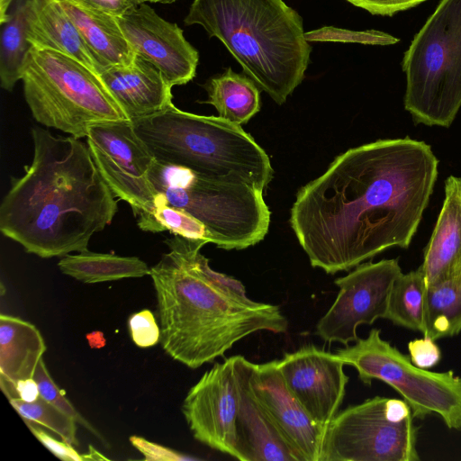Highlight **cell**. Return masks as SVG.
Masks as SVG:
<instances>
[{"instance_id":"ac0fdd59","label":"cell","mask_w":461,"mask_h":461,"mask_svg":"<svg viewBox=\"0 0 461 461\" xmlns=\"http://www.w3.org/2000/svg\"><path fill=\"white\" fill-rule=\"evenodd\" d=\"M99 76L131 122L173 104V86L158 68L138 55L131 64L105 68Z\"/></svg>"},{"instance_id":"f1b7e54d","label":"cell","mask_w":461,"mask_h":461,"mask_svg":"<svg viewBox=\"0 0 461 461\" xmlns=\"http://www.w3.org/2000/svg\"><path fill=\"white\" fill-rule=\"evenodd\" d=\"M9 402L23 420L49 429L75 447L79 446L77 421L41 395L31 402L21 398H12Z\"/></svg>"},{"instance_id":"e575fe53","label":"cell","mask_w":461,"mask_h":461,"mask_svg":"<svg viewBox=\"0 0 461 461\" xmlns=\"http://www.w3.org/2000/svg\"><path fill=\"white\" fill-rule=\"evenodd\" d=\"M33 436L56 457L63 461H85L84 455H80L75 447L66 441H59L41 429L33 422L23 420Z\"/></svg>"},{"instance_id":"2e32d148","label":"cell","mask_w":461,"mask_h":461,"mask_svg":"<svg viewBox=\"0 0 461 461\" xmlns=\"http://www.w3.org/2000/svg\"><path fill=\"white\" fill-rule=\"evenodd\" d=\"M252 392L298 461H320L325 429L317 425L287 388L277 360L254 364Z\"/></svg>"},{"instance_id":"44dd1931","label":"cell","mask_w":461,"mask_h":461,"mask_svg":"<svg viewBox=\"0 0 461 461\" xmlns=\"http://www.w3.org/2000/svg\"><path fill=\"white\" fill-rule=\"evenodd\" d=\"M68 14L102 71L131 64L136 54L116 17L88 8L74 0H59ZM101 71V72H102Z\"/></svg>"},{"instance_id":"4dcf8cb0","label":"cell","mask_w":461,"mask_h":461,"mask_svg":"<svg viewBox=\"0 0 461 461\" xmlns=\"http://www.w3.org/2000/svg\"><path fill=\"white\" fill-rule=\"evenodd\" d=\"M307 41L354 42L367 45H393L399 39L375 30L352 31L332 26L321 27L304 32Z\"/></svg>"},{"instance_id":"6da1fadb","label":"cell","mask_w":461,"mask_h":461,"mask_svg":"<svg viewBox=\"0 0 461 461\" xmlns=\"http://www.w3.org/2000/svg\"><path fill=\"white\" fill-rule=\"evenodd\" d=\"M438 160L410 138L377 140L337 156L302 186L290 225L313 267L348 271L392 247L408 248L429 203Z\"/></svg>"},{"instance_id":"e0dca14e","label":"cell","mask_w":461,"mask_h":461,"mask_svg":"<svg viewBox=\"0 0 461 461\" xmlns=\"http://www.w3.org/2000/svg\"><path fill=\"white\" fill-rule=\"evenodd\" d=\"M239 386L236 420V459L240 461H298L256 399L250 385L254 363L232 356Z\"/></svg>"},{"instance_id":"d590c367","label":"cell","mask_w":461,"mask_h":461,"mask_svg":"<svg viewBox=\"0 0 461 461\" xmlns=\"http://www.w3.org/2000/svg\"><path fill=\"white\" fill-rule=\"evenodd\" d=\"M352 5L363 8L372 14L393 15L411 8L426 0H347Z\"/></svg>"},{"instance_id":"d4e9b609","label":"cell","mask_w":461,"mask_h":461,"mask_svg":"<svg viewBox=\"0 0 461 461\" xmlns=\"http://www.w3.org/2000/svg\"><path fill=\"white\" fill-rule=\"evenodd\" d=\"M461 331V271L427 285L422 335L433 340Z\"/></svg>"},{"instance_id":"4316f807","label":"cell","mask_w":461,"mask_h":461,"mask_svg":"<svg viewBox=\"0 0 461 461\" xmlns=\"http://www.w3.org/2000/svg\"><path fill=\"white\" fill-rule=\"evenodd\" d=\"M426 288L420 267L407 274L402 272L392 285L384 319L394 325L422 332Z\"/></svg>"},{"instance_id":"5bb4252c","label":"cell","mask_w":461,"mask_h":461,"mask_svg":"<svg viewBox=\"0 0 461 461\" xmlns=\"http://www.w3.org/2000/svg\"><path fill=\"white\" fill-rule=\"evenodd\" d=\"M335 354L308 344L277 360L285 383L311 419L326 429L339 411L348 376Z\"/></svg>"},{"instance_id":"7c38bea8","label":"cell","mask_w":461,"mask_h":461,"mask_svg":"<svg viewBox=\"0 0 461 461\" xmlns=\"http://www.w3.org/2000/svg\"><path fill=\"white\" fill-rule=\"evenodd\" d=\"M401 273L397 259H383L361 263L335 279L339 292L317 322L315 334L326 342L344 346L357 340L358 326L384 319L392 285Z\"/></svg>"},{"instance_id":"74e56055","label":"cell","mask_w":461,"mask_h":461,"mask_svg":"<svg viewBox=\"0 0 461 461\" xmlns=\"http://www.w3.org/2000/svg\"><path fill=\"white\" fill-rule=\"evenodd\" d=\"M16 398L31 402L40 396L37 382L33 378L20 380L14 384Z\"/></svg>"},{"instance_id":"5b68a950","label":"cell","mask_w":461,"mask_h":461,"mask_svg":"<svg viewBox=\"0 0 461 461\" xmlns=\"http://www.w3.org/2000/svg\"><path fill=\"white\" fill-rule=\"evenodd\" d=\"M131 122L159 162L245 182L261 191L272 179L270 158L263 148L240 125L220 116L191 113L173 104Z\"/></svg>"},{"instance_id":"603a6c76","label":"cell","mask_w":461,"mask_h":461,"mask_svg":"<svg viewBox=\"0 0 461 461\" xmlns=\"http://www.w3.org/2000/svg\"><path fill=\"white\" fill-rule=\"evenodd\" d=\"M208 99L218 116L239 125L247 123L260 109L259 88L246 74L228 68L205 84Z\"/></svg>"},{"instance_id":"83f0119b","label":"cell","mask_w":461,"mask_h":461,"mask_svg":"<svg viewBox=\"0 0 461 461\" xmlns=\"http://www.w3.org/2000/svg\"><path fill=\"white\" fill-rule=\"evenodd\" d=\"M136 217L139 228L145 231L168 230L174 235L205 244L214 242L212 233L201 221L182 209L167 204L160 193H157L153 208Z\"/></svg>"},{"instance_id":"d6a6232c","label":"cell","mask_w":461,"mask_h":461,"mask_svg":"<svg viewBox=\"0 0 461 461\" xmlns=\"http://www.w3.org/2000/svg\"><path fill=\"white\" fill-rule=\"evenodd\" d=\"M408 351L411 361L424 369L435 366L441 359V350L435 340L424 336L410 341Z\"/></svg>"},{"instance_id":"cb8c5ba5","label":"cell","mask_w":461,"mask_h":461,"mask_svg":"<svg viewBox=\"0 0 461 461\" xmlns=\"http://www.w3.org/2000/svg\"><path fill=\"white\" fill-rule=\"evenodd\" d=\"M59 270L68 276L86 284L142 277L150 268L137 257H122L89 250L64 256L58 263Z\"/></svg>"},{"instance_id":"f35d334b","label":"cell","mask_w":461,"mask_h":461,"mask_svg":"<svg viewBox=\"0 0 461 461\" xmlns=\"http://www.w3.org/2000/svg\"><path fill=\"white\" fill-rule=\"evenodd\" d=\"M85 461L86 460H108L107 457L102 456L98 451H96L92 446H89V452L87 454H83Z\"/></svg>"},{"instance_id":"277c9868","label":"cell","mask_w":461,"mask_h":461,"mask_svg":"<svg viewBox=\"0 0 461 461\" xmlns=\"http://www.w3.org/2000/svg\"><path fill=\"white\" fill-rule=\"evenodd\" d=\"M184 22L219 39L277 104L304 78L312 48L302 17L284 0H194Z\"/></svg>"},{"instance_id":"3957f363","label":"cell","mask_w":461,"mask_h":461,"mask_svg":"<svg viewBox=\"0 0 461 461\" xmlns=\"http://www.w3.org/2000/svg\"><path fill=\"white\" fill-rule=\"evenodd\" d=\"M165 352L196 369L258 331L285 333L278 305L244 302L186 271L167 253L150 268Z\"/></svg>"},{"instance_id":"ab89813d","label":"cell","mask_w":461,"mask_h":461,"mask_svg":"<svg viewBox=\"0 0 461 461\" xmlns=\"http://www.w3.org/2000/svg\"><path fill=\"white\" fill-rule=\"evenodd\" d=\"M177 0H143L144 3L150 2V3H161V4H171Z\"/></svg>"},{"instance_id":"8d00e7d4","label":"cell","mask_w":461,"mask_h":461,"mask_svg":"<svg viewBox=\"0 0 461 461\" xmlns=\"http://www.w3.org/2000/svg\"><path fill=\"white\" fill-rule=\"evenodd\" d=\"M77 3L101 13L120 17L134 9L143 0H74Z\"/></svg>"},{"instance_id":"30bf717a","label":"cell","mask_w":461,"mask_h":461,"mask_svg":"<svg viewBox=\"0 0 461 461\" xmlns=\"http://www.w3.org/2000/svg\"><path fill=\"white\" fill-rule=\"evenodd\" d=\"M410 406L375 396L339 411L325 429L320 461H419Z\"/></svg>"},{"instance_id":"4fadbf2b","label":"cell","mask_w":461,"mask_h":461,"mask_svg":"<svg viewBox=\"0 0 461 461\" xmlns=\"http://www.w3.org/2000/svg\"><path fill=\"white\" fill-rule=\"evenodd\" d=\"M239 386L232 357L205 371L188 391L182 412L199 442L236 457Z\"/></svg>"},{"instance_id":"836d02e7","label":"cell","mask_w":461,"mask_h":461,"mask_svg":"<svg viewBox=\"0 0 461 461\" xmlns=\"http://www.w3.org/2000/svg\"><path fill=\"white\" fill-rule=\"evenodd\" d=\"M129 439L131 445L144 456V459L147 461L196 460L195 457L185 456L139 436H131Z\"/></svg>"},{"instance_id":"9c48e42d","label":"cell","mask_w":461,"mask_h":461,"mask_svg":"<svg viewBox=\"0 0 461 461\" xmlns=\"http://www.w3.org/2000/svg\"><path fill=\"white\" fill-rule=\"evenodd\" d=\"M335 354L356 368L365 384L380 380L400 393L416 419L436 413L450 429L461 430V375L453 371L432 372L411 358L372 329L365 339Z\"/></svg>"},{"instance_id":"8fae6325","label":"cell","mask_w":461,"mask_h":461,"mask_svg":"<svg viewBox=\"0 0 461 461\" xmlns=\"http://www.w3.org/2000/svg\"><path fill=\"white\" fill-rule=\"evenodd\" d=\"M86 138L96 167L115 196L127 202L135 216L149 212L157 195L149 179L155 158L132 122L95 123Z\"/></svg>"},{"instance_id":"f546056e","label":"cell","mask_w":461,"mask_h":461,"mask_svg":"<svg viewBox=\"0 0 461 461\" xmlns=\"http://www.w3.org/2000/svg\"><path fill=\"white\" fill-rule=\"evenodd\" d=\"M33 379L38 384L40 395L42 398L73 418L77 423H79V425L83 426L89 432L94 434L99 440L104 442L101 433H99L98 430L77 411L73 404L65 396V391L59 389L55 384L42 358L37 366Z\"/></svg>"},{"instance_id":"7a4b0ae2","label":"cell","mask_w":461,"mask_h":461,"mask_svg":"<svg viewBox=\"0 0 461 461\" xmlns=\"http://www.w3.org/2000/svg\"><path fill=\"white\" fill-rule=\"evenodd\" d=\"M32 161L12 177L0 204V230L43 258L85 251L115 216V194L86 142L40 126L32 127Z\"/></svg>"},{"instance_id":"52a82bcc","label":"cell","mask_w":461,"mask_h":461,"mask_svg":"<svg viewBox=\"0 0 461 461\" xmlns=\"http://www.w3.org/2000/svg\"><path fill=\"white\" fill-rule=\"evenodd\" d=\"M22 80L33 118L48 128L81 139L93 124L130 121L97 73L59 51L32 46Z\"/></svg>"},{"instance_id":"9a60e30c","label":"cell","mask_w":461,"mask_h":461,"mask_svg":"<svg viewBox=\"0 0 461 461\" xmlns=\"http://www.w3.org/2000/svg\"><path fill=\"white\" fill-rule=\"evenodd\" d=\"M116 20L135 54L158 68L172 86L195 77L198 51L176 23L160 17L146 3Z\"/></svg>"},{"instance_id":"ffe728a7","label":"cell","mask_w":461,"mask_h":461,"mask_svg":"<svg viewBox=\"0 0 461 461\" xmlns=\"http://www.w3.org/2000/svg\"><path fill=\"white\" fill-rule=\"evenodd\" d=\"M27 20L32 46L59 51L101 73V66L59 0H29Z\"/></svg>"},{"instance_id":"8992f818","label":"cell","mask_w":461,"mask_h":461,"mask_svg":"<svg viewBox=\"0 0 461 461\" xmlns=\"http://www.w3.org/2000/svg\"><path fill=\"white\" fill-rule=\"evenodd\" d=\"M149 179L167 204L201 221L220 249H247L268 231L271 212L263 191L248 183L206 176L156 159Z\"/></svg>"},{"instance_id":"ba28073f","label":"cell","mask_w":461,"mask_h":461,"mask_svg":"<svg viewBox=\"0 0 461 461\" xmlns=\"http://www.w3.org/2000/svg\"><path fill=\"white\" fill-rule=\"evenodd\" d=\"M404 107L417 123L449 127L461 107V0H441L402 63Z\"/></svg>"},{"instance_id":"484cf974","label":"cell","mask_w":461,"mask_h":461,"mask_svg":"<svg viewBox=\"0 0 461 461\" xmlns=\"http://www.w3.org/2000/svg\"><path fill=\"white\" fill-rule=\"evenodd\" d=\"M29 0H18L15 6L1 20L0 81L1 86L12 91L22 80L32 44L28 41Z\"/></svg>"},{"instance_id":"1f68e13d","label":"cell","mask_w":461,"mask_h":461,"mask_svg":"<svg viewBox=\"0 0 461 461\" xmlns=\"http://www.w3.org/2000/svg\"><path fill=\"white\" fill-rule=\"evenodd\" d=\"M128 325L131 339L139 348L153 347L160 341V328L149 310L144 309L132 314Z\"/></svg>"},{"instance_id":"d6986e66","label":"cell","mask_w":461,"mask_h":461,"mask_svg":"<svg viewBox=\"0 0 461 461\" xmlns=\"http://www.w3.org/2000/svg\"><path fill=\"white\" fill-rule=\"evenodd\" d=\"M427 285L461 271V177L445 182V200L420 267Z\"/></svg>"},{"instance_id":"7402d4cb","label":"cell","mask_w":461,"mask_h":461,"mask_svg":"<svg viewBox=\"0 0 461 461\" xmlns=\"http://www.w3.org/2000/svg\"><path fill=\"white\" fill-rule=\"evenodd\" d=\"M46 345L40 330L29 321L0 315V376L15 384L33 378Z\"/></svg>"}]
</instances>
